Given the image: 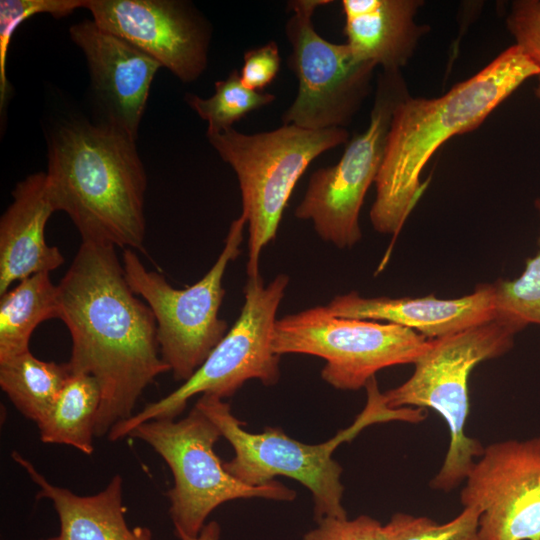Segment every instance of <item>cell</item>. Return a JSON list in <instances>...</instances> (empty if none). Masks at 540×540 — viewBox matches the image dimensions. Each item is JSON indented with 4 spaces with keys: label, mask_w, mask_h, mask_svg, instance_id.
Instances as JSON below:
<instances>
[{
    "label": "cell",
    "mask_w": 540,
    "mask_h": 540,
    "mask_svg": "<svg viewBox=\"0 0 540 540\" xmlns=\"http://www.w3.org/2000/svg\"><path fill=\"white\" fill-rule=\"evenodd\" d=\"M540 215V197L535 199ZM537 253L526 260L523 272L515 279H498L493 284L496 313L540 325V236Z\"/></svg>",
    "instance_id": "24"
},
{
    "label": "cell",
    "mask_w": 540,
    "mask_h": 540,
    "mask_svg": "<svg viewBox=\"0 0 540 540\" xmlns=\"http://www.w3.org/2000/svg\"><path fill=\"white\" fill-rule=\"evenodd\" d=\"M275 100V96L263 91L248 89L234 69L225 80L215 82V93L209 98L186 94L185 101L208 123L207 135L221 133L248 113L260 109Z\"/></svg>",
    "instance_id": "23"
},
{
    "label": "cell",
    "mask_w": 540,
    "mask_h": 540,
    "mask_svg": "<svg viewBox=\"0 0 540 540\" xmlns=\"http://www.w3.org/2000/svg\"><path fill=\"white\" fill-rule=\"evenodd\" d=\"M71 373L68 363L40 360L29 350L0 361V387L18 411L38 425Z\"/></svg>",
    "instance_id": "22"
},
{
    "label": "cell",
    "mask_w": 540,
    "mask_h": 540,
    "mask_svg": "<svg viewBox=\"0 0 540 540\" xmlns=\"http://www.w3.org/2000/svg\"><path fill=\"white\" fill-rule=\"evenodd\" d=\"M535 96L540 101V75L537 76V85L534 89Z\"/></svg>",
    "instance_id": "31"
},
{
    "label": "cell",
    "mask_w": 540,
    "mask_h": 540,
    "mask_svg": "<svg viewBox=\"0 0 540 540\" xmlns=\"http://www.w3.org/2000/svg\"><path fill=\"white\" fill-rule=\"evenodd\" d=\"M400 71H383L367 128L352 138L339 161L312 173L295 216L311 220L319 237L337 248L362 238L359 215L379 172L393 111L407 95Z\"/></svg>",
    "instance_id": "12"
},
{
    "label": "cell",
    "mask_w": 540,
    "mask_h": 540,
    "mask_svg": "<svg viewBox=\"0 0 540 540\" xmlns=\"http://www.w3.org/2000/svg\"><path fill=\"white\" fill-rule=\"evenodd\" d=\"M12 197L0 218V296L20 280L50 273L65 262L59 248L45 238L46 224L56 212L46 172L18 182Z\"/></svg>",
    "instance_id": "17"
},
{
    "label": "cell",
    "mask_w": 540,
    "mask_h": 540,
    "mask_svg": "<svg viewBox=\"0 0 540 540\" xmlns=\"http://www.w3.org/2000/svg\"><path fill=\"white\" fill-rule=\"evenodd\" d=\"M280 63L279 47L274 41L250 49L244 53L239 71L241 82L248 89L263 91L276 78Z\"/></svg>",
    "instance_id": "29"
},
{
    "label": "cell",
    "mask_w": 540,
    "mask_h": 540,
    "mask_svg": "<svg viewBox=\"0 0 540 540\" xmlns=\"http://www.w3.org/2000/svg\"><path fill=\"white\" fill-rule=\"evenodd\" d=\"M527 325L499 314L460 332L431 339L428 351L414 364L413 374L383 393L391 409L431 408L445 420L450 432L443 464L430 482L433 489L451 491L465 481L484 446L466 434L469 414L468 379L482 361L498 358L514 345Z\"/></svg>",
    "instance_id": "5"
},
{
    "label": "cell",
    "mask_w": 540,
    "mask_h": 540,
    "mask_svg": "<svg viewBox=\"0 0 540 540\" xmlns=\"http://www.w3.org/2000/svg\"><path fill=\"white\" fill-rule=\"evenodd\" d=\"M330 3L287 2L288 64L298 80V92L282 115L283 124L309 130L345 128L371 91L376 66L357 59L347 43L330 42L314 28V12Z\"/></svg>",
    "instance_id": "11"
},
{
    "label": "cell",
    "mask_w": 540,
    "mask_h": 540,
    "mask_svg": "<svg viewBox=\"0 0 540 540\" xmlns=\"http://www.w3.org/2000/svg\"><path fill=\"white\" fill-rule=\"evenodd\" d=\"M217 425L198 407L175 421L150 420L128 434L147 443L169 466L174 484L168 491L175 531L197 536L218 506L235 499L292 501L296 492L274 480L247 485L225 470L214 451L221 437Z\"/></svg>",
    "instance_id": "9"
},
{
    "label": "cell",
    "mask_w": 540,
    "mask_h": 540,
    "mask_svg": "<svg viewBox=\"0 0 540 540\" xmlns=\"http://www.w3.org/2000/svg\"><path fill=\"white\" fill-rule=\"evenodd\" d=\"M338 317L385 321L406 327L427 339L445 337L493 319L497 313L493 284L476 286L459 298L433 294L419 298H367L357 292L334 297L327 305Z\"/></svg>",
    "instance_id": "16"
},
{
    "label": "cell",
    "mask_w": 540,
    "mask_h": 540,
    "mask_svg": "<svg viewBox=\"0 0 540 540\" xmlns=\"http://www.w3.org/2000/svg\"><path fill=\"white\" fill-rule=\"evenodd\" d=\"M69 33L87 59L93 87L107 112L104 122L136 139L150 86L161 64L93 19L71 26Z\"/></svg>",
    "instance_id": "15"
},
{
    "label": "cell",
    "mask_w": 540,
    "mask_h": 540,
    "mask_svg": "<svg viewBox=\"0 0 540 540\" xmlns=\"http://www.w3.org/2000/svg\"><path fill=\"white\" fill-rule=\"evenodd\" d=\"M136 139L103 122H74L52 136L47 183L56 211L65 212L82 241L141 250L146 234L147 176Z\"/></svg>",
    "instance_id": "3"
},
{
    "label": "cell",
    "mask_w": 540,
    "mask_h": 540,
    "mask_svg": "<svg viewBox=\"0 0 540 540\" xmlns=\"http://www.w3.org/2000/svg\"><path fill=\"white\" fill-rule=\"evenodd\" d=\"M207 138L237 176L242 201L239 217L248 228L247 278L258 277L262 250L275 239L298 180L319 155L347 143L349 132L283 124L255 134L230 128Z\"/></svg>",
    "instance_id": "6"
},
{
    "label": "cell",
    "mask_w": 540,
    "mask_h": 540,
    "mask_svg": "<svg viewBox=\"0 0 540 540\" xmlns=\"http://www.w3.org/2000/svg\"><path fill=\"white\" fill-rule=\"evenodd\" d=\"M87 0H1L0 1V109L9 94L6 62L9 45L17 27L26 19L40 13L62 18L78 8H85Z\"/></svg>",
    "instance_id": "26"
},
{
    "label": "cell",
    "mask_w": 540,
    "mask_h": 540,
    "mask_svg": "<svg viewBox=\"0 0 540 540\" xmlns=\"http://www.w3.org/2000/svg\"><path fill=\"white\" fill-rule=\"evenodd\" d=\"M365 388L367 404L355 422L328 441L315 445L297 441L278 427H267L261 433L248 432L243 428L245 423L232 414L230 405L215 395L203 394L195 405L217 425L234 449V457L223 462L226 471L250 486L268 484L277 476L298 481L311 492L315 520L319 521L325 517H347L342 503V467L333 459L337 446L373 423L390 420L416 423L420 419L417 409L389 408L375 377Z\"/></svg>",
    "instance_id": "4"
},
{
    "label": "cell",
    "mask_w": 540,
    "mask_h": 540,
    "mask_svg": "<svg viewBox=\"0 0 540 540\" xmlns=\"http://www.w3.org/2000/svg\"><path fill=\"white\" fill-rule=\"evenodd\" d=\"M220 532L219 524L216 521H210L204 525L197 536H189L181 531H176V535L180 540H219Z\"/></svg>",
    "instance_id": "30"
},
{
    "label": "cell",
    "mask_w": 540,
    "mask_h": 540,
    "mask_svg": "<svg viewBox=\"0 0 540 540\" xmlns=\"http://www.w3.org/2000/svg\"><path fill=\"white\" fill-rule=\"evenodd\" d=\"M460 500L480 512L477 540H540V436L492 443Z\"/></svg>",
    "instance_id": "13"
},
{
    "label": "cell",
    "mask_w": 540,
    "mask_h": 540,
    "mask_svg": "<svg viewBox=\"0 0 540 540\" xmlns=\"http://www.w3.org/2000/svg\"><path fill=\"white\" fill-rule=\"evenodd\" d=\"M431 339L388 322L338 317L316 306L277 319L272 341L278 355L307 354L325 360L322 379L338 390L365 387L384 368L415 364Z\"/></svg>",
    "instance_id": "10"
},
{
    "label": "cell",
    "mask_w": 540,
    "mask_h": 540,
    "mask_svg": "<svg viewBox=\"0 0 540 540\" xmlns=\"http://www.w3.org/2000/svg\"><path fill=\"white\" fill-rule=\"evenodd\" d=\"M246 223L238 217L209 271L196 283L176 289L157 271L148 270L132 249H124L122 265L132 291L151 309L163 361L177 381H186L225 336L227 322L219 317L225 295L223 278L241 252Z\"/></svg>",
    "instance_id": "8"
},
{
    "label": "cell",
    "mask_w": 540,
    "mask_h": 540,
    "mask_svg": "<svg viewBox=\"0 0 540 540\" xmlns=\"http://www.w3.org/2000/svg\"><path fill=\"white\" fill-rule=\"evenodd\" d=\"M288 283L286 274L277 275L267 285L261 276L247 278L240 315L203 364L177 389L115 424L108 439L128 437L134 427L150 420H174L188 400L198 394L223 399L234 395L251 379L266 386L276 384L281 356L273 351L272 341L278 307Z\"/></svg>",
    "instance_id": "7"
},
{
    "label": "cell",
    "mask_w": 540,
    "mask_h": 540,
    "mask_svg": "<svg viewBox=\"0 0 540 540\" xmlns=\"http://www.w3.org/2000/svg\"><path fill=\"white\" fill-rule=\"evenodd\" d=\"M506 23L515 45L540 68V0L513 1Z\"/></svg>",
    "instance_id": "27"
},
{
    "label": "cell",
    "mask_w": 540,
    "mask_h": 540,
    "mask_svg": "<svg viewBox=\"0 0 540 540\" xmlns=\"http://www.w3.org/2000/svg\"><path fill=\"white\" fill-rule=\"evenodd\" d=\"M317 523L302 540H386L384 525L367 515L354 519L325 517Z\"/></svg>",
    "instance_id": "28"
},
{
    "label": "cell",
    "mask_w": 540,
    "mask_h": 540,
    "mask_svg": "<svg viewBox=\"0 0 540 540\" xmlns=\"http://www.w3.org/2000/svg\"><path fill=\"white\" fill-rule=\"evenodd\" d=\"M419 0H343L344 34L355 57L400 71L429 26L416 23Z\"/></svg>",
    "instance_id": "19"
},
{
    "label": "cell",
    "mask_w": 540,
    "mask_h": 540,
    "mask_svg": "<svg viewBox=\"0 0 540 540\" xmlns=\"http://www.w3.org/2000/svg\"><path fill=\"white\" fill-rule=\"evenodd\" d=\"M540 68L512 45L468 79L437 98L405 95L396 105L375 180L370 221L394 239L423 195L421 173L451 137L479 127L489 114Z\"/></svg>",
    "instance_id": "2"
},
{
    "label": "cell",
    "mask_w": 540,
    "mask_h": 540,
    "mask_svg": "<svg viewBox=\"0 0 540 540\" xmlns=\"http://www.w3.org/2000/svg\"><path fill=\"white\" fill-rule=\"evenodd\" d=\"M85 8L102 29L131 43L182 82L206 69L209 29L181 1L87 0Z\"/></svg>",
    "instance_id": "14"
},
{
    "label": "cell",
    "mask_w": 540,
    "mask_h": 540,
    "mask_svg": "<svg viewBox=\"0 0 540 540\" xmlns=\"http://www.w3.org/2000/svg\"><path fill=\"white\" fill-rule=\"evenodd\" d=\"M100 403L97 380L88 374L71 373L53 407L37 425L41 441L68 445L91 455Z\"/></svg>",
    "instance_id": "21"
},
{
    "label": "cell",
    "mask_w": 540,
    "mask_h": 540,
    "mask_svg": "<svg viewBox=\"0 0 540 540\" xmlns=\"http://www.w3.org/2000/svg\"><path fill=\"white\" fill-rule=\"evenodd\" d=\"M58 315V286L50 273H36L14 284L0 296V361L29 351L38 325Z\"/></svg>",
    "instance_id": "20"
},
{
    "label": "cell",
    "mask_w": 540,
    "mask_h": 540,
    "mask_svg": "<svg viewBox=\"0 0 540 540\" xmlns=\"http://www.w3.org/2000/svg\"><path fill=\"white\" fill-rule=\"evenodd\" d=\"M11 456L39 487L36 498L51 501L57 513L59 533L45 540H152L149 528L127 524L120 475L96 494L79 495L49 482L20 453L13 451Z\"/></svg>",
    "instance_id": "18"
},
{
    "label": "cell",
    "mask_w": 540,
    "mask_h": 540,
    "mask_svg": "<svg viewBox=\"0 0 540 540\" xmlns=\"http://www.w3.org/2000/svg\"><path fill=\"white\" fill-rule=\"evenodd\" d=\"M479 516L480 512L473 507H464L446 523L395 513L384 525L386 540H477Z\"/></svg>",
    "instance_id": "25"
},
{
    "label": "cell",
    "mask_w": 540,
    "mask_h": 540,
    "mask_svg": "<svg viewBox=\"0 0 540 540\" xmlns=\"http://www.w3.org/2000/svg\"><path fill=\"white\" fill-rule=\"evenodd\" d=\"M110 244L82 241L58 283L59 315L68 329L72 373L93 376L101 403L95 436L130 418L143 391L170 371L149 306L130 288Z\"/></svg>",
    "instance_id": "1"
}]
</instances>
